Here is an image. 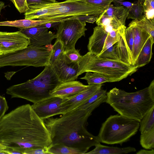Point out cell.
Listing matches in <instances>:
<instances>
[{
	"mask_svg": "<svg viewBox=\"0 0 154 154\" xmlns=\"http://www.w3.org/2000/svg\"><path fill=\"white\" fill-rule=\"evenodd\" d=\"M95 148L92 150L87 152V154H124L135 152L134 147L128 146L123 148L111 147L102 145L100 143L95 146Z\"/></svg>",
	"mask_w": 154,
	"mask_h": 154,
	"instance_id": "cell-19",
	"label": "cell"
},
{
	"mask_svg": "<svg viewBox=\"0 0 154 154\" xmlns=\"http://www.w3.org/2000/svg\"><path fill=\"white\" fill-rule=\"evenodd\" d=\"M112 2L116 6H122L128 8V9L131 8L133 4V3L128 2H121L117 0H113Z\"/></svg>",
	"mask_w": 154,
	"mask_h": 154,
	"instance_id": "cell-41",
	"label": "cell"
},
{
	"mask_svg": "<svg viewBox=\"0 0 154 154\" xmlns=\"http://www.w3.org/2000/svg\"><path fill=\"white\" fill-rule=\"evenodd\" d=\"M154 39L148 38L139 54L134 66L137 68L145 66L150 61L152 56V47Z\"/></svg>",
	"mask_w": 154,
	"mask_h": 154,
	"instance_id": "cell-21",
	"label": "cell"
},
{
	"mask_svg": "<svg viewBox=\"0 0 154 154\" xmlns=\"http://www.w3.org/2000/svg\"><path fill=\"white\" fill-rule=\"evenodd\" d=\"M60 82L50 64L34 78L7 88L11 98L25 99L33 103L51 97V92Z\"/></svg>",
	"mask_w": 154,
	"mask_h": 154,
	"instance_id": "cell-5",
	"label": "cell"
},
{
	"mask_svg": "<svg viewBox=\"0 0 154 154\" xmlns=\"http://www.w3.org/2000/svg\"><path fill=\"white\" fill-rule=\"evenodd\" d=\"M143 5L137 1L136 3H133L131 7L129 9L127 18L139 20L143 16Z\"/></svg>",
	"mask_w": 154,
	"mask_h": 154,
	"instance_id": "cell-28",
	"label": "cell"
},
{
	"mask_svg": "<svg viewBox=\"0 0 154 154\" xmlns=\"http://www.w3.org/2000/svg\"><path fill=\"white\" fill-rule=\"evenodd\" d=\"M94 109L77 108L62 115L43 120L51 136L52 145L63 144L85 154L89 149L100 143L97 136L86 128L88 117Z\"/></svg>",
	"mask_w": 154,
	"mask_h": 154,
	"instance_id": "cell-2",
	"label": "cell"
},
{
	"mask_svg": "<svg viewBox=\"0 0 154 154\" xmlns=\"http://www.w3.org/2000/svg\"><path fill=\"white\" fill-rule=\"evenodd\" d=\"M25 19L57 20L81 15L98 17L108 8H101L86 3L85 0H66L61 2L34 4L28 6Z\"/></svg>",
	"mask_w": 154,
	"mask_h": 154,
	"instance_id": "cell-4",
	"label": "cell"
},
{
	"mask_svg": "<svg viewBox=\"0 0 154 154\" xmlns=\"http://www.w3.org/2000/svg\"><path fill=\"white\" fill-rule=\"evenodd\" d=\"M154 106L145 114L140 123L141 134L154 128Z\"/></svg>",
	"mask_w": 154,
	"mask_h": 154,
	"instance_id": "cell-25",
	"label": "cell"
},
{
	"mask_svg": "<svg viewBox=\"0 0 154 154\" xmlns=\"http://www.w3.org/2000/svg\"><path fill=\"white\" fill-rule=\"evenodd\" d=\"M102 86V84L89 85L88 88L77 95L69 98L63 99L61 104L62 115L73 109L89 98L101 89Z\"/></svg>",
	"mask_w": 154,
	"mask_h": 154,
	"instance_id": "cell-15",
	"label": "cell"
},
{
	"mask_svg": "<svg viewBox=\"0 0 154 154\" xmlns=\"http://www.w3.org/2000/svg\"><path fill=\"white\" fill-rule=\"evenodd\" d=\"M0 141L6 147L23 154L26 150L49 146L52 144L43 120L29 104L18 107L0 120Z\"/></svg>",
	"mask_w": 154,
	"mask_h": 154,
	"instance_id": "cell-1",
	"label": "cell"
},
{
	"mask_svg": "<svg viewBox=\"0 0 154 154\" xmlns=\"http://www.w3.org/2000/svg\"><path fill=\"white\" fill-rule=\"evenodd\" d=\"M5 4L3 2L0 1V15L2 9L4 7Z\"/></svg>",
	"mask_w": 154,
	"mask_h": 154,
	"instance_id": "cell-44",
	"label": "cell"
},
{
	"mask_svg": "<svg viewBox=\"0 0 154 154\" xmlns=\"http://www.w3.org/2000/svg\"><path fill=\"white\" fill-rule=\"evenodd\" d=\"M97 56L103 58L119 60L116 51V43L109 47L102 53Z\"/></svg>",
	"mask_w": 154,
	"mask_h": 154,
	"instance_id": "cell-33",
	"label": "cell"
},
{
	"mask_svg": "<svg viewBox=\"0 0 154 154\" xmlns=\"http://www.w3.org/2000/svg\"><path fill=\"white\" fill-rule=\"evenodd\" d=\"M64 54L71 62L78 63L82 56L79 53V50L75 48L65 50Z\"/></svg>",
	"mask_w": 154,
	"mask_h": 154,
	"instance_id": "cell-34",
	"label": "cell"
},
{
	"mask_svg": "<svg viewBox=\"0 0 154 154\" xmlns=\"http://www.w3.org/2000/svg\"><path fill=\"white\" fill-rule=\"evenodd\" d=\"M128 12V9L125 7L122 6H114L110 4L102 14L105 16L115 17L125 25Z\"/></svg>",
	"mask_w": 154,
	"mask_h": 154,
	"instance_id": "cell-23",
	"label": "cell"
},
{
	"mask_svg": "<svg viewBox=\"0 0 154 154\" xmlns=\"http://www.w3.org/2000/svg\"><path fill=\"white\" fill-rule=\"evenodd\" d=\"M128 25L131 28L134 37L132 58L134 66L139 53L150 35L133 20Z\"/></svg>",
	"mask_w": 154,
	"mask_h": 154,
	"instance_id": "cell-17",
	"label": "cell"
},
{
	"mask_svg": "<svg viewBox=\"0 0 154 154\" xmlns=\"http://www.w3.org/2000/svg\"><path fill=\"white\" fill-rule=\"evenodd\" d=\"M53 45H29L16 51L0 55V67L6 66L43 67L49 65Z\"/></svg>",
	"mask_w": 154,
	"mask_h": 154,
	"instance_id": "cell-8",
	"label": "cell"
},
{
	"mask_svg": "<svg viewBox=\"0 0 154 154\" xmlns=\"http://www.w3.org/2000/svg\"><path fill=\"white\" fill-rule=\"evenodd\" d=\"M137 1L143 5L145 0H137Z\"/></svg>",
	"mask_w": 154,
	"mask_h": 154,
	"instance_id": "cell-45",
	"label": "cell"
},
{
	"mask_svg": "<svg viewBox=\"0 0 154 154\" xmlns=\"http://www.w3.org/2000/svg\"><path fill=\"white\" fill-rule=\"evenodd\" d=\"M29 44V38L20 31L12 32L0 31V52L2 54L23 49Z\"/></svg>",
	"mask_w": 154,
	"mask_h": 154,
	"instance_id": "cell-11",
	"label": "cell"
},
{
	"mask_svg": "<svg viewBox=\"0 0 154 154\" xmlns=\"http://www.w3.org/2000/svg\"><path fill=\"white\" fill-rule=\"evenodd\" d=\"M30 20L22 19L13 21L0 22V26L16 27L20 29L28 28L42 25L59 22L64 19Z\"/></svg>",
	"mask_w": 154,
	"mask_h": 154,
	"instance_id": "cell-18",
	"label": "cell"
},
{
	"mask_svg": "<svg viewBox=\"0 0 154 154\" xmlns=\"http://www.w3.org/2000/svg\"><path fill=\"white\" fill-rule=\"evenodd\" d=\"M50 151L52 154H83L79 150L63 144L51 145Z\"/></svg>",
	"mask_w": 154,
	"mask_h": 154,
	"instance_id": "cell-27",
	"label": "cell"
},
{
	"mask_svg": "<svg viewBox=\"0 0 154 154\" xmlns=\"http://www.w3.org/2000/svg\"><path fill=\"white\" fill-rule=\"evenodd\" d=\"M80 79L86 80L89 85L113 82L112 80L108 77L103 74L93 72H86L85 75Z\"/></svg>",
	"mask_w": 154,
	"mask_h": 154,
	"instance_id": "cell-24",
	"label": "cell"
},
{
	"mask_svg": "<svg viewBox=\"0 0 154 154\" xmlns=\"http://www.w3.org/2000/svg\"><path fill=\"white\" fill-rule=\"evenodd\" d=\"M96 23L97 26L103 27L105 31L108 32L125 26L117 18L102 14L98 17Z\"/></svg>",
	"mask_w": 154,
	"mask_h": 154,
	"instance_id": "cell-22",
	"label": "cell"
},
{
	"mask_svg": "<svg viewBox=\"0 0 154 154\" xmlns=\"http://www.w3.org/2000/svg\"><path fill=\"white\" fill-rule=\"evenodd\" d=\"M106 102L119 115L140 122L154 106V80L143 89L132 92L113 88L106 92Z\"/></svg>",
	"mask_w": 154,
	"mask_h": 154,
	"instance_id": "cell-3",
	"label": "cell"
},
{
	"mask_svg": "<svg viewBox=\"0 0 154 154\" xmlns=\"http://www.w3.org/2000/svg\"><path fill=\"white\" fill-rule=\"evenodd\" d=\"M57 28V39L63 45L65 50L75 48L78 40L85 36L86 22L72 17L58 22Z\"/></svg>",
	"mask_w": 154,
	"mask_h": 154,
	"instance_id": "cell-9",
	"label": "cell"
},
{
	"mask_svg": "<svg viewBox=\"0 0 154 154\" xmlns=\"http://www.w3.org/2000/svg\"><path fill=\"white\" fill-rule=\"evenodd\" d=\"M139 122L120 115H111L103 123L97 136L100 142L122 144L135 135Z\"/></svg>",
	"mask_w": 154,
	"mask_h": 154,
	"instance_id": "cell-7",
	"label": "cell"
},
{
	"mask_svg": "<svg viewBox=\"0 0 154 154\" xmlns=\"http://www.w3.org/2000/svg\"><path fill=\"white\" fill-rule=\"evenodd\" d=\"M106 94V90L101 88L91 97L78 106L74 109L77 108L87 109L91 105Z\"/></svg>",
	"mask_w": 154,
	"mask_h": 154,
	"instance_id": "cell-30",
	"label": "cell"
},
{
	"mask_svg": "<svg viewBox=\"0 0 154 154\" xmlns=\"http://www.w3.org/2000/svg\"></svg>",
	"mask_w": 154,
	"mask_h": 154,
	"instance_id": "cell-47",
	"label": "cell"
},
{
	"mask_svg": "<svg viewBox=\"0 0 154 154\" xmlns=\"http://www.w3.org/2000/svg\"><path fill=\"white\" fill-rule=\"evenodd\" d=\"M135 20L137 23L154 39V19H148L145 15L143 14L140 19Z\"/></svg>",
	"mask_w": 154,
	"mask_h": 154,
	"instance_id": "cell-29",
	"label": "cell"
},
{
	"mask_svg": "<svg viewBox=\"0 0 154 154\" xmlns=\"http://www.w3.org/2000/svg\"><path fill=\"white\" fill-rule=\"evenodd\" d=\"M137 154H154V150L153 149L150 150H147L146 149H141L137 152Z\"/></svg>",
	"mask_w": 154,
	"mask_h": 154,
	"instance_id": "cell-42",
	"label": "cell"
},
{
	"mask_svg": "<svg viewBox=\"0 0 154 154\" xmlns=\"http://www.w3.org/2000/svg\"><path fill=\"white\" fill-rule=\"evenodd\" d=\"M26 1L28 6L34 4L52 3L57 2L54 0H26Z\"/></svg>",
	"mask_w": 154,
	"mask_h": 154,
	"instance_id": "cell-40",
	"label": "cell"
},
{
	"mask_svg": "<svg viewBox=\"0 0 154 154\" xmlns=\"http://www.w3.org/2000/svg\"><path fill=\"white\" fill-rule=\"evenodd\" d=\"M140 143L146 149H151L154 148V128L141 134Z\"/></svg>",
	"mask_w": 154,
	"mask_h": 154,
	"instance_id": "cell-26",
	"label": "cell"
},
{
	"mask_svg": "<svg viewBox=\"0 0 154 154\" xmlns=\"http://www.w3.org/2000/svg\"><path fill=\"white\" fill-rule=\"evenodd\" d=\"M125 35L127 45L132 57L134 45V37L133 31L130 26L128 25V27L125 29Z\"/></svg>",
	"mask_w": 154,
	"mask_h": 154,
	"instance_id": "cell-35",
	"label": "cell"
},
{
	"mask_svg": "<svg viewBox=\"0 0 154 154\" xmlns=\"http://www.w3.org/2000/svg\"></svg>",
	"mask_w": 154,
	"mask_h": 154,
	"instance_id": "cell-48",
	"label": "cell"
},
{
	"mask_svg": "<svg viewBox=\"0 0 154 154\" xmlns=\"http://www.w3.org/2000/svg\"><path fill=\"white\" fill-rule=\"evenodd\" d=\"M113 0H85L87 3L101 7H107L112 2Z\"/></svg>",
	"mask_w": 154,
	"mask_h": 154,
	"instance_id": "cell-38",
	"label": "cell"
},
{
	"mask_svg": "<svg viewBox=\"0 0 154 154\" xmlns=\"http://www.w3.org/2000/svg\"><path fill=\"white\" fill-rule=\"evenodd\" d=\"M79 75L87 72L103 74L118 82L135 73L137 68L119 60L103 58L89 52L82 56L78 63Z\"/></svg>",
	"mask_w": 154,
	"mask_h": 154,
	"instance_id": "cell-6",
	"label": "cell"
},
{
	"mask_svg": "<svg viewBox=\"0 0 154 154\" xmlns=\"http://www.w3.org/2000/svg\"><path fill=\"white\" fill-rule=\"evenodd\" d=\"M45 24L42 25L28 28L20 29L19 31L29 38V45L45 46L51 44L54 38H56V34L48 31Z\"/></svg>",
	"mask_w": 154,
	"mask_h": 154,
	"instance_id": "cell-14",
	"label": "cell"
},
{
	"mask_svg": "<svg viewBox=\"0 0 154 154\" xmlns=\"http://www.w3.org/2000/svg\"><path fill=\"white\" fill-rule=\"evenodd\" d=\"M8 109L5 98L0 95V121L5 116Z\"/></svg>",
	"mask_w": 154,
	"mask_h": 154,
	"instance_id": "cell-39",
	"label": "cell"
},
{
	"mask_svg": "<svg viewBox=\"0 0 154 154\" xmlns=\"http://www.w3.org/2000/svg\"><path fill=\"white\" fill-rule=\"evenodd\" d=\"M123 32L121 28L108 32L102 26H95L89 38L87 46L88 52L97 55L102 53L118 42Z\"/></svg>",
	"mask_w": 154,
	"mask_h": 154,
	"instance_id": "cell-10",
	"label": "cell"
},
{
	"mask_svg": "<svg viewBox=\"0 0 154 154\" xmlns=\"http://www.w3.org/2000/svg\"><path fill=\"white\" fill-rule=\"evenodd\" d=\"M6 147L2 144L0 141V154H7L5 151Z\"/></svg>",
	"mask_w": 154,
	"mask_h": 154,
	"instance_id": "cell-43",
	"label": "cell"
},
{
	"mask_svg": "<svg viewBox=\"0 0 154 154\" xmlns=\"http://www.w3.org/2000/svg\"><path fill=\"white\" fill-rule=\"evenodd\" d=\"M51 66L61 82L75 81L79 76L78 63L70 61L64 52Z\"/></svg>",
	"mask_w": 154,
	"mask_h": 154,
	"instance_id": "cell-12",
	"label": "cell"
},
{
	"mask_svg": "<svg viewBox=\"0 0 154 154\" xmlns=\"http://www.w3.org/2000/svg\"><path fill=\"white\" fill-rule=\"evenodd\" d=\"M125 31L121 34L118 42L116 43L117 56L119 60L128 65L134 66L132 57L126 41Z\"/></svg>",
	"mask_w": 154,
	"mask_h": 154,
	"instance_id": "cell-20",
	"label": "cell"
},
{
	"mask_svg": "<svg viewBox=\"0 0 154 154\" xmlns=\"http://www.w3.org/2000/svg\"><path fill=\"white\" fill-rule=\"evenodd\" d=\"M63 99L52 96L31 105L38 116L44 120L62 114L61 104Z\"/></svg>",
	"mask_w": 154,
	"mask_h": 154,
	"instance_id": "cell-13",
	"label": "cell"
},
{
	"mask_svg": "<svg viewBox=\"0 0 154 154\" xmlns=\"http://www.w3.org/2000/svg\"><path fill=\"white\" fill-rule=\"evenodd\" d=\"M51 146V145L49 146L26 150L24 151L23 154H52L50 151Z\"/></svg>",
	"mask_w": 154,
	"mask_h": 154,
	"instance_id": "cell-37",
	"label": "cell"
},
{
	"mask_svg": "<svg viewBox=\"0 0 154 154\" xmlns=\"http://www.w3.org/2000/svg\"><path fill=\"white\" fill-rule=\"evenodd\" d=\"M89 85H85L76 81L60 82L51 92L52 96L63 99L72 97L88 88Z\"/></svg>",
	"mask_w": 154,
	"mask_h": 154,
	"instance_id": "cell-16",
	"label": "cell"
},
{
	"mask_svg": "<svg viewBox=\"0 0 154 154\" xmlns=\"http://www.w3.org/2000/svg\"><path fill=\"white\" fill-rule=\"evenodd\" d=\"M53 52L50 59L49 64L52 65L60 55L64 53L65 49L62 43L57 39L53 45Z\"/></svg>",
	"mask_w": 154,
	"mask_h": 154,
	"instance_id": "cell-31",
	"label": "cell"
},
{
	"mask_svg": "<svg viewBox=\"0 0 154 154\" xmlns=\"http://www.w3.org/2000/svg\"><path fill=\"white\" fill-rule=\"evenodd\" d=\"M2 54L0 52V55Z\"/></svg>",
	"mask_w": 154,
	"mask_h": 154,
	"instance_id": "cell-46",
	"label": "cell"
},
{
	"mask_svg": "<svg viewBox=\"0 0 154 154\" xmlns=\"http://www.w3.org/2000/svg\"><path fill=\"white\" fill-rule=\"evenodd\" d=\"M20 13H25L29 9L26 0H10Z\"/></svg>",
	"mask_w": 154,
	"mask_h": 154,
	"instance_id": "cell-36",
	"label": "cell"
},
{
	"mask_svg": "<svg viewBox=\"0 0 154 154\" xmlns=\"http://www.w3.org/2000/svg\"><path fill=\"white\" fill-rule=\"evenodd\" d=\"M143 6V14L148 19H154V0H145Z\"/></svg>",
	"mask_w": 154,
	"mask_h": 154,
	"instance_id": "cell-32",
	"label": "cell"
}]
</instances>
